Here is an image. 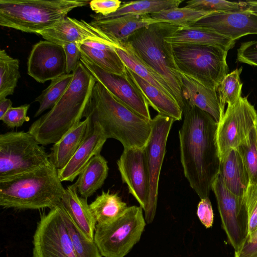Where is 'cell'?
I'll use <instances>...</instances> for the list:
<instances>
[{
	"mask_svg": "<svg viewBox=\"0 0 257 257\" xmlns=\"http://www.w3.org/2000/svg\"><path fill=\"white\" fill-rule=\"evenodd\" d=\"M115 50L127 68L176 101L171 87L165 80L158 73L142 62L126 42L120 45L119 48H115Z\"/></svg>",
	"mask_w": 257,
	"mask_h": 257,
	"instance_id": "obj_28",
	"label": "cell"
},
{
	"mask_svg": "<svg viewBox=\"0 0 257 257\" xmlns=\"http://www.w3.org/2000/svg\"><path fill=\"white\" fill-rule=\"evenodd\" d=\"M242 70V67H241L228 73L217 87L221 107L224 111L225 104L228 106H232L241 97L242 83L240 75Z\"/></svg>",
	"mask_w": 257,
	"mask_h": 257,
	"instance_id": "obj_36",
	"label": "cell"
},
{
	"mask_svg": "<svg viewBox=\"0 0 257 257\" xmlns=\"http://www.w3.org/2000/svg\"><path fill=\"white\" fill-rule=\"evenodd\" d=\"M121 3L118 0H93L89 4L91 9L97 14L106 16L115 12Z\"/></svg>",
	"mask_w": 257,
	"mask_h": 257,
	"instance_id": "obj_42",
	"label": "cell"
},
{
	"mask_svg": "<svg viewBox=\"0 0 257 257\" xmlns=\"http://www.w3.org/2000/svg\"><path fill=\"white\" fill-rule=\"evenodd\" d=\"M27 73L41 83L66 74V58L63 46L47 40L36 43L28 57Z\"/></svg>",
	"mask_w": 257,
	"mask_h": 257,
	"instance_id": "obj_16",
	"label": "cell"
},
{
	"mask_svg": "<svg viewBox=\"0 0 257 257\" xmlns=\"http://www.w3.org/2000/svg\"><path fill=\"white\" fill-rule=\"evenodd\" d=\"M234 257H257V230L248 235Z\"/></svg>",
	"mask_w": 257,
	"mask_h": 257,
	"instance_id": "obj_45",
	"label": "cell"
},
{
	"mask_svg": "<svg viewBox=\"0 0 257 257\" xmlns=\"http://www.w3.org/2000/svg\"><path fill=\"white\" fill-rule=\"evenodd\" d=\"M80 62L94 78L119 101L142 117L151 120L149 104L126 72L118 75L107 72L81 54Z\"/></svg>",
	"mask_w": 257,
	"mask_h": 257,
	"instance_id": "obj_14",
	"label": "cell"
},
{
	"mask_svg": "<svg viewBox=\"0 0 257 257\" xmlns=\"http://www.w3.org/2000/svg\"><path fill=\"white\" fill-rule=\"evenodd\" d=\"M183 114L179 137L184 174L201 199L209 198L220 165L216 140L217 123L209 113L194 105H186Z\"/></svg>",
	"mask_w": 257,
	"mask_h": 257,
	"instance_id": "obj_1",
	"label": "cell"
},
{
	"mask_svg": "<svg viewBox=\"0 0 257 257\" xmlns=\"http://www.w3.org/2000/svg\"><path fill=\"white\" fill-rule=\"evenodd\" d=\"M65 190L58 170L51 162L0 180V205L20 210L51 209L61 203Z\"/></svg>",
	"mask_w": 257,
	"mask_h": 257,
	"instance_id": "obj_4",
	"label": "cell"
},
{
	"mask_svg": "<svg viewBox=\"0 0 257 257\" xmlns=\"http://www.w3.org/2000/svg\"><path fill=\"white\" fill-rule=\"evenodd\" d=\"M141 206L128 207L113 222L96 224L94 240L104 257H124L139 241L146 225Z\"/></svg>",
	"mask_w": 257,
	"mask_h": 257,
	"instance_id": "obj_9",
	"label": "cell"
},
{
	"mask_svg": "<svg viewBox=\"0 0 257 257\" xmlns=\"http://www.w3.org/2000/svg\"><path fill=\"white\" fill-rule=\"evenodd\" d=\"M87 0H0V26L26 33H39L54 27Z\"/></svg>",
	"mask_w": 257,
	"mask_h": 257,
	"instance_id": "obj_6",
	"label": "cell"
},
{
	"mask_svg": "<svg viewBox=\"0 0 257 257\" xmlns=\"http://www.w3.org/2000/svg\"><path fill=\"white\" fill-rule=\"evenodd\" d=\"M249 179V184H257V127L237 148Z\"/></svg>",
	"mask_w": 257,
	"mask_h": 257,
	"instance_id": "obj_37",
	"label": "cell"
},
{
	"mask_svg": "<svg viewBox=\"0 0 257 257\" xmlns=\"http://www.w3.org/2000/svg\"><path fill=\"white\" fill-rule=\"evenodd\" d=\"M108 170L107 162L100 154L94 156L73 184L79 195L87 199L93 195L104 184Z\"/></svg>",
	"mask_w": 257,
	"mask_h": 257,
	"instance_id": "obj_27",
	"label": "cell"
},
{
	"mask_svg": "<svg viewBox=\"0 0 257 257\" xmlns=\"http://www.w3.org/2000/svg\"><path fill=\"white\" fill-rule=\"evenodd\" d=\"M161 22L150 15H126L115 18L95 21L90 23L107 40L117 45L127 42L136 31L151 24Z\"/></svg>",
	"mask_w": 257,
	"mask_h": 257,
	"instance_id": "obj_20",
	"label": "cell"
},
{
	"mask_svg": "<svg viewBox=\"0 0 257 257\" xmlns=\"http://www.w3.org/2000/svg\"><path fill=\"white\" fill-rule=\"evenodd\" d=\"M12 101L10 99L6 98L0 99V119L12 107Z\"/></svg>",
	"mask_w": 257,
	"mask_h": 257,
	"instance_id": "obj_46",
	"label": "cell"
},
{
	"mask_svg": "<svg viewBox=\"0 0 257 257\" xmlns=\"http://www.w3.org/2000/svg\"><path fill=\"white\" fill-rule=\"evenodd\" d=\"M197 215L201 222L206 228L212 227L214 220V213L209 198L201 199L198 204Z\"/></svg>",
	"mask_w": 257,
	"mask_h": 257,
	"instance_id": "obj_43",
	"label": "cell"
},
{
	"mask_svg": "<svg viewBox=\"0 0 257 257\" xmlns=\"http://www.w3.org/2000/svg\"><path fill=\"white\" fill-rule=\"evenodd\" d=\"M256 127L257 112L247 96H241L234 105L227 106L216 132L219 160L231 150L237 149Z\"/></svg>",
	"mask_w": 257,
	"mask_h": 257,
	"instance_id": "obj_10",
	"label": "cell"
},
{
	"mask_svg": "<svg viewBox=\"0 0 257 257\" xmlns=\"http://www.w3.org/2000/svg\"><path fill=\"white\" fill-rule=\"evenodd\" d=\"M244 198L248 213L249 235L257 230V184H249Z\"/></svg>",
	"mask_w": 257,
	"mask_h": 257,
	"instance_id": "obj_39",
	"label": "cell"
},
{
	"mask_svg": "<svg viewBox=\"0 0 257 257\" xmlns=\"http://www.w3.org/2000/svg\"><path fill=\"white\" fill-rule=\"evenodd\" d=\"M190 26L204 28L234 41L249 34H257V14L248 9L213 12Z\"/></svg>",
	"mask_w": 257,
	"mask_h": 257,
	"instance_id": "obj_17",
	"label": "cell"
},
{
	"mask_svg": "<svg viewBox=\"0 0 257 257\" xmlns=\"http://www.w3.org/2000/svg\"><path fill=\"white\" fill-rule=\"evenodd\" d=\"M30 106L29 104H25L12 107L0 120L10 128L20 127L30 120V117L27 115Z\"/></svg>",
	"mask_w": 257,
	"mask_h": 257,
	"instance_id": "obj_40",
	"label": "cell"
},
{
	"mask_svg": "<svg viewBox=\"0 0 257 257\" xmlns=\"http://www.w3.org/2000/svg\"><path fill=\"white\" fill-rule=\"evenodd\" d=\"M175 120L158 114L152 119V130L144 147L149 174V197L145 219L148 224L153 222L157 209L160 174L166 153L168 137Z\"/></svg>",
	"mask_w": 257,
	"mask_h": 257,
	"instance_id": "obj_12",
	"label": "cell"
},
{
	"mask_svg": "<svg viewBox=\"0 0 257 257\" xmlns=\"http://www.w3.org/2000/svg\"><path fill=\"white\" fill-rule=\"evenodd\" d=\"M172 51L180 73L211 89L217 91L228 74V51L219 47L197 44L172 45Z\"/></svg>",
	"mask_w": 257,
	"mask_h": 257,
	"instance_id": "obj_7",
	"label": "cell"
},
{
	"mask_svg": "<svg viewBox=\"0 0 257 257\" xmlns=\"http://www.w3.org/2000/svg\"><path fill=\"white\" fill-rule=\"evenodd\" d=\"M33 257H76L62 202L43 215L33 236Z\"/></svg>",
	"mask_w": 257,
	"mask_h": 257,
	"instance_id": "obj_11",
	"label": "cell"
},
{
	"mask_svg": "<svg viewBox=\"0 0 257 257\" xmlns=\"http://www.w3.org/2000/svg\"><path fill=\"white\" fill-rule=\"evenodd\" d=\"M237 60L257 67V40L241 43L237 50Z\"/></svg>",
	"mask_w": 257,
	"mask_h": 257,
	"instance_id": "obj_41",
	"label": "cell"
},
{
	"mask_svg": "<svg viewBox=\"0 0 257 257\" xmlns=\"http://www.w3.org/2000/svg\"><path fill=\"white\" fill-rule=\"evenodd\" d=\"M126 70L146 98L149 105L158 114L169 116L175 121L181 120L183 110L175 99L163 93L126 67Z\"/></svg>",
	"mask_w": 257,
	"mask_h": 257,
	"instance_id": "obj_26",
	"label": "cell"
},
{
	"mask_svg": "<svg viewBox=\"0 0 257 257\" xmlns=\"http://www.w3.org/2000/svg\"><path fill=\"white\" fill-rule=\"evenodd\" d=\"M81 54L103 70L118 75H125L126 67L114 50H99L78 43Z\"/></svg>",
	"mask_w": 257,
	"mask_h": 257,
	"instance_id": "obj_31",
	"label": "cell"
},
{
	"mask_svg": "<svg viewBox=\"0 0 257 257\" xmlns=\"http://www.w3.org/2000/svg\"><path fill=\"white\" fill-rule=\"evenodd\" d=\"M97 122L107 139H114L124 149L144 148L151 134L148 120L123 104L100 83L96 81L84 117Z\"/></svg>",
	"mask_w": 257,
	"mask_h": 257,
	"instance_id": "obj_3",
	"label": "cell"
},
{
	"mask_svg": "<svg viewBox=\"0 0 257 257\" xmlns=\"http://www.w3.org/2000/svg\"><path fill=\"white\" fill-rule=\"evenodd\" d=\"M28 132L0 135V180L33 171L51 163L49 154Z\"/></svg>",
	"mask_w": 257,
	"mask_h": 257,
	"instance_id": "obj_8",
	"label": "cell"
},
{
	"mask_svg": "<svg viewBox=\"0 0 257 257\" xmlns=\"http://www.w3.org/2000/svg\"><path fill=\"white\" fill-rule=\"evenodd\" d=\"M62 204L71 219L88 239L94 240L96 221L87 199L80 196L74 184L65 188Z\"/></svg>",
	"mask_w": 257,
	"mask_h": 257,
	"instance_id": "obj_23",
	"label": "cell"
},
{
	"mask_svg": "<svg viewBox=\"0 0 257 257\" xmlns=\"http://www.w3.org/2000/svg\"><path fill=\"white\" fill-rule=\"evenodd\" d=\"M73 77V72L66 73L51 81L50 85L35 99L39 106L34 117L40 115L48 109H51L65 93Z\"/></svg>",
	"mask_w": 257,
	"mask_h": 257,
	"instance_id": "obj_33",
	"label": "cell"
},
{
	"mask_svg": "<svg viewBox=\"0 0 257 257\" xmlns=\"http://www.w3.org/2000/svg\"><path fill=\"white\" fill-rule=\"evenodd\" d=\"M73 74V79L63 96L28 130L42 146L54 144L84 117L96 80L80 61Z\"/></svg>",
	"mask_w": 257,
	"mask_h": 257,
	"instance_id": "obj_2",
	"label": "cell"
},
{
	"mask_svg": "<svg viewBox=\"0 0 257 257\" xmlns=\"http://www.w3.org/2000/svg\"><path fill=\"white\" fill-rule=\"evenodd\" d=\"M181 0H143L122 2L120 7L114 13L106 16L91 15L93 20L111 19L126 15H146L155 14L163 10L178 8Z\"/></svg>",
	"mask_w": 257,
	"mask_h": 257,
	"instance_id": "obj_29",
	"label": "cell"
},
{
	"mask_svg": "<svg viewBox=\"0 0 257 257\" xmlns=\"http://www.w3.org/2000/svg\"><path fill=\"white\" fill-rule=\"evenodd\" d=\"M246 9L253 12H257V1H247L245 2Z\"/></svg>",
	"mask_w": 257,
	"mask_h": 257,
	"instance_id": "obj_47",
	"label": "cell"
},
{
	"mask_svg": "<svg viewBox=\"0 0 257 257\" xmlns=\"http://www.w3.org/2000/svg\"><path fill=\"white\" fill-rule=\"evenodd\" d=\"M164 40L172 45H210L219 47L227 51L233 48L235 43V41L213 30L194 26L179 27Z\"/></svg>",
	"mask_w": 257,
	"mask_h": 257,
	"instance_id": "obj_24",
	"label": "cell"
},
{
	"mask_svg": "<svg viewBox=\"0 0 257 257\" xmlns=\"http://www.w3.org/2000/svg\"><path fill=\"white\" fill-rule=\"evenodd\" d=\"M211 13L213 12L198 11L184 7L165 10L150 15L153 19L161 22L185 27L191 26Z\"/></svg>",
	"mask_w": 257,
	"mask_h": 257,
	"instance_id": "obj_34",
	"label": "cell"
},
{
	"mask_svg": "<svg viewBox=\"0 0 257 257\" xmlns=\"http://www.w3.org/2000/svg\"><path fill=\"white\" fill-rule=\"evenodd\" d=\"M66 58L67 73L73 72L80 62L81 52L78 43H67L63 46Z\"/></svg>",
	"mask_w": 257,
	"mask_h": 257,
	"instance_id": "obj_44",
	"label": "cell"
},
{
	"mask_svg": "<svg viewBox=\"0 0 257 257\" xmlns=\"http://www.w3.org/2000/svg\"><path fill=\"white\" fill-rule=\"evenodd\" d=\"M97 224L111 223L121 216L127 210V204L116 193L102 191L89 204Z\"/></svg>",
	"mask_w": 257,
	"mask_h": 257,
	"instance_id": "obj_30",
	"label": "cell"
},
{
	"mask_svg": "<svg viewBox=\"0 0 257 257\" xmlns=\"http://www.w3.org/2000/svg\"><path fill=\"white\" fill-rule=\"evenodd\" d=\"M92 123L89 116L53 144L49 154L50 162L56 169L64 167L89 135Z\"/></svg>",
	"mask_w": 257,
	"mask_h": 257,
	"instance_id": "obj_22",
	"label": "cell"
},
{
	"mask_svg": "<svg viewBox=\"0 0 257 257\" xmlns=\"http://www.w3.org/2000/svg\"><path fill=\"white\" fill-rule=\"evenodd\" d=\"M90 132L66 165L58 170L61 182H72L95 156L100 154L107 138L100 125L92 122Z\"/></svg>",
	"mask_w": 257,
	"mask_h": 257,
	"instance_id": "obj_19",
	"label": "cell"
},
{
	"mask_svg": "<svg viewBox=\"0 0 257 257\" xmlns=\"http://www.w3.org/2000/svg\"><path fill=\"white\" fill-rule=\"evenodd\" d=\"M45 40L63 46L70 43H81L86 40H95L118 46L103 36L90 23L67 16L53 27L38 33Z\"/></svg>",
	"mask_w": 257,
	"mask_h": 257,
	"instance_id": "obj_18",
	"label": "cell"
},
{
	"mask_svg": "<svg viewBox=\"0 0 257 257\" xmlns=\"http://www.w3.org/2000/svg\"><path fill=\"white\" fill-rule=\"evenodd\" d=\"M178 27L164 22L154 23L136 31L126 43L142 62L165 80L183 110L186 104L182 95L181 73L174 62L172 45L164 40Z\"/></svg>",
	"mask_w": 257,
	"mask_h": 257,
	"instance_id": "obj_5",
	"label": "cell"
},
{
	"mask_svg": "<svg viewBox=\"0 0 257 257\" xmlns=\"http://www.w3.org/2000/svg\"><path fill=\"white\" fill-rule=\"evenodd\" d=\"M218 175L231 192L238 196H244L249 179L237 149L231 150L220 160Z\"/></svg>",
	"mask_w": 257,
	"mask_h": 257,
	"instance_id": "obj_25",
	"label": "cell"
},
{
	"mask_svg": "<svg viewBox=\"0 0 257 257\" xmlns=\"http://www.w3.org/2000/svg\"><path fill=\"white\" fill-rule=\"evenodd\" d=\"M254 13H255V12H254ZM255 13H256V14H257V12H256Z\"/></svg>",
	"mask_w": 257,
	"mask_h": 257,
	"instance_id": "obj_48",
	"label": "cell"
},
{
	"mask_svg": "<svg viewBox=\"0 0 257 257\" xmlns=\"http://www.w3.org/2000/svg\"><path fill=\"white\" fill-rule=\"evenodd\" d=\"M212 190L217 202L222 227L236 251L248 233V217L244 196L231 192L219 175L212 184Z\"/></svg>",
	"mask_w": 257,
	"mask_h": 257,
	"instance_id": "obj_13",
	"label": "cell"
},
{
	"mask_svg": "<svg viewBox=\"0 0 257 257\" xmlns=\"http://www.w3.org/2000/svg\"><path fill=\"white\" fill-rule=\"evenodd\" d=\"M185 8L209 12H228L246 9L245 2L225 0H193L186 2Z\"/></svg>",
	"mask_w": 257,
	"mask_h": 257,
	"instance_id": "obj_38",
	"label": "cell"
},
{
	"mask_svg": "<svg viewBox=\"0 0 257 257\" xmlns=\"http://www.w3.org/2000/svg\"><path fill=\"white\" fill-rule=\"evenodd\" d=\"M63 213L76 257H102V255L94 240H89L84 236L71 219L63 206Z\"/></svg>",
	"mask_w": 257,
	"mask_h": 257,
	"instance_id": "obj_35",
	"label": "cell"
},
{
	"mask_svg": "<svg viewBox=\"0 0 257 257\" xmlns=\"http://www.w3.org/2000/svg\"><path fill=\"white\" fill-rule=\"evenodd\" d=\"M182 95L186 105H194L207 112L218 123L224 114L216 90L211 89L181 73Z\"/></svg>",
	"mask_w": 257,
	"mask_h": 257,
	"instance_id": "obj_21",
	"label": "cell"
},
{
	"mask_svg": "<svg viewBox=\"0 0 257 257\" xmlns=\"http://www.w3.org/2000/svg\"><path fill=\"white\" fill-rule=\"evenodd\" d=\"M122 181L144 212L149 197V174L144 148L124 149L117 161Z\"/></svg>",
	"mask_w": 257,
	"mask_h": 257,
	"instance_id": "obj_15",
	"label": "cell"
},
{
	"mask_svg": "<svg viewBox=\"0 0 257 257\" xmlns=\"http://www.w3.org/2000/svg\"><path fill=\"white\" fill-rule=\"evenodd\" d=\"M20 61L8 54L5 49L0 50V99L12 95L19 78Z\"/></svg>",
	"mask_w": 257,
	"mask_h": 257,
	"instance_id": "obj_32",
	"label": "cell"
}]
</instances>
